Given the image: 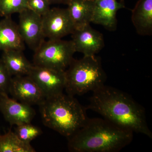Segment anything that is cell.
Segmentation results:
<instances>
[{"label": "cell", "mask_w": 152, "mask_h": 152, "mask_svg": "<svg viewBox=\"0 0 152 152\" xmlns=\"http://www.w3.org/2000/svg\"><path fill=\"white\" fill-rule=\"evenodd\" d=\"M66 94L75 96L94 91L105 85L107 76L100 57L84 56L74 59L65 71Z\"/></svg>", "instance_id": "277c9868"}, {"label": "cell", "mask_w": 152, "mask_h": 152, "mask_svg": "<svg viewBox=\"0 0 152 152\" xmlns=\"http://www.w3.org/2000/svg\"><path fill=\"white\" fill-rule=\"evenodd\" d=\"M28 75L38 85L45 99L62 94L65 90V71L33 65Z\"/></svg>", "instance_id": "8992f818"}, {"label": "cell", "mask_w": 152, "mask_h": 152, "mask_svg": "<svg viewBox=\"0 0 152 152\" xmlns=\"http://www.w3.org/2000/svg\"><path fill=\"white\" fill-rule=\"evenodd\" d=\"M1 59L12 77L28 75L33 66L20 50L3 51Z\"/></svg>", "instance_id": "2e32d148"}, {"label": "cell", "mask_w": 152, "mask_h": 152, "mask_svg": "<svg viewBox=\"0 0 152 152\" xmlns=\"http://www.w3.org/2000/svg\"><path fill=\"white\" fill-rule=\"evenodd\" d=\"M34 152L31 144L22 141L11 130L0 135V152Z\"/></svg>", "instance_id": "e0dca14e"}, {"label": "cell", "mask_w": 152, "mask_h": 152, "mask_svg": "<svg viewBox=\"0 0 152 152\" xmlns=\"http://www.w3.org/2000/svg\"><path fill=\"white\" fill-rule=\"evenodd\" d=\"M71 35L76 52L82 53L84 56H96L104 46L102 34L90 25L75 30Z\"/></svg>", "instance_id": "8fae6325"}, {"label": "cell", "mask_w": 152, "mask_h": 152, "mask_svg": "<svg viewBox=\"0 0 152 152\" xmlns=\"http://www.w3.org/2000/svg\"><path fill=\"white\" fill-rule=\"evenodd\" d=\"M17 24L11 17H5L0 21V50H20L25 49Z\"/></svg>", "instance_id": "4fadbf2b"}, {"label": "cell", "mask_w": 152, "mask_h": 152, "mask_svg": "<svg viewBox=\"0 0 152 152\" xmlns=\"http://www.w3.org/2000/svg\"><path fill=\"white\" fill-rule=\"evenodd\" d=\"M132 20L140 35L152 34V0H139L132 11Z\"/></svg>", "instance_id": "9a60e30c"}, {"label": "cell", "mask_w": 152, "mask_h": 152, "mask_svg": "<svg viewBox=\"0 0 152 152\" xmlns=\"http://www.w3.org/2000/svg\"><path fill=\"white\" fill-rule=\"evenodd\" d=\"M125 7L124 1L96 0L92 23L101 25L109 31H115L117 27V12Z\"/></svg>", "instance_id": "7c38bea8"}, {"label": "cell", "mask_w": 152, "mask_h": 152, "mask_svg": "<svg viewBox=\"0 0 152 152\" xmlns=\"http://www.w3.org/2000/svg\"><path fill=\"white\" fill-rule=\"evenodd\" d=\"M0 112L12 126L31 123L36 115L31 106L11 99L7 94H0Z\"/></svg>", "instance_id": "30bf717a"}, {"label": "cell", "mask_w": 152, "mask_h": 152, "mask_svg": "<svg viewBox=\"0 0 152 152\" xmlns=\"http://www.w3.org/2000/svg\"><path fill=\"white\" fill-rule=\"evenodd\" d=\"M19 14L18 25L19 32L25 43L34 52L45 40L42 17L26 9Z\"/></svg>", "instance_id": "ba28073f"}, {"label": "cell", "mask_w": 152, "mask_h": 152, "mask_svg": "<svg viewBox=\"0 0 152 152\" xmlns=\"http://www.w3.org/2000/svg\"><path fill=\"white\" fill-rule=\"evenodd\" d=\"M134 133L104 118H88L85 124L68 138L72 152H118L131 143Z\"/></svg>", "instance_id": "7a4b0ae2"}, {"label": "cell", "mask_w": 152, "mask_h": 152, "mask_svg": "<svg viewBox=\"0 0 152 152\" xmlns=\"http://www.w3.org/2000/svg\"><path fill=\"white\" fill-rule=\"evenodd\" d=\"M39 106L44 124L67 138L88 118L86 108L75 96L67 94L46 98Z\"/></svg>", "instance_id": "3957f363"}, {"label": "cell", "mask_w": 152, "mask_h": 152, "mask_svg": "<svg viewBox=\"0 0 152 152\" xmlns=\"http://www.w3.org/2000/svg\"><path fill=\"white\" fill-rule=\"evenodd\" d=\"M75 53L72 40H45L34 51L33 65L65 71L74 59Z\"/></svg>", "instance_id": "5b68a950"}, {"label": "cell", "mask_w": 152, "mask_h": 152, "mask_svg": "<svg viewBox=\"0 0 152 152\" xmlns=\"http://www.w3.org/2000/svg\"><path fill=\"white\" fill-rule=\"evenodd\" d=\"M9 93L14 99L31 106L39 105L45 99L38 85L28 75L12 77Z\"/></svg>", "instance_id": "9c48e42d"}, {"label": "cell", "mask_w": 152, "mask_h": 152, "mask_svg": "<svg viewBox=\"0 0 152 152\" xmlns=\"http://www.w3.org/2000/svg\"><path fill=\"white\" fill-rule=\"evenodd\" d=\"M15 133L22 141L31 144L32 141L42 134V132L39 127L28 123L16 126Z\"/></svg>", "instance_id": "d6986e66"}, {"label": "cell", "mask_w": 152, "mask_h": 152, "mask_svg": "<svg viewBox=\"0 0 152 152\" xmlns=\"http://www.w3.org/2000/svg\"><path fill=\"white\" fill-rule=\"evenodd\" d=\"M12 77L2 60L0 59V94H8Z\"/></svg>", "instance_id": "ffe728a7"}, {"label": "cell", "mask_w": 152, "mask_h": 152, "mask_svg": "<svg viewBox=\"0 0 152 152\" xmlns=\"http://www.w3.org/2000/svg\"><path fill=\"white\" fill-rule=\"evenodd\" d=\"M96 0H70L68 3L69 15L75 30L90 25L93 20Z\"/></svg>", "instance_id": "5bb4252c"}, {"label": "cell", "mask_w": 152, "mask_h": 152, "mask_svg": "<svg viewBox=\"0 0 152 152\" xmlns=\"http://www.w3.org/2000/svg\"><path fill=\"white\" fill-rule=\"evenodd\" d=\"M51 5L53 4H63L67 5L70 0H48Z\"/></svg>", "instance_id": "7402d4cb"}, {"label": "cell", "mask_w": 152, "mask_h": 152, "mask_svg": "<svg viewBox=\"0 0 152 152\" xmlns=\"http://www.w3.org/2000/svg\"><path fill=\"white\" fill-rule=\"evenodd\" d=\"M90 109L120 127L152 138L143 107L126 93L104 85L93 92Z\"/></svg>", "instance_id": "6da1fadb"}, {"label": "cell", "mask_w": 152, "mask_h": 152, "mask_svg": "<svg viewBox=\"0 0 152 152\" xmlns=\"http://www.w3.org/2000/svg\"><path fill=\"white\" fill-rule=\"evenodd\" d=\"M28 0H0V16L11 17L28 9Z\"/></svg>", "instance_id": "ac0fdd59"}, {"label": "cell", "mask_w": 152, "mask_h": 152, "mask_svg": "<svg viewBox=\"0 0 152 152\" xmlns=\"http://www.w3.org/2000/svg\"><path fill=\"white\" fill-rule=\"evenodd\" d=\"M42 18L44 36L48 39H62L75 30L67 8H50Z\"/></svg>", "instance_id": "52a82bcc"}, {"label": "cell", "mask_w": 152, "mask_h": 152, "mask_svg": "<svg viewBox=\"0 0 152 152\" xmlns=\"http://www.w3.org/2000/svg\"><path fill=\"white\" fill-rule=\"evenodd\" d=\"M50 5L48 0H28V9L42 17L50 10Z\"/></svg>", "instance_id": "44dd1931"}]
</instances>
